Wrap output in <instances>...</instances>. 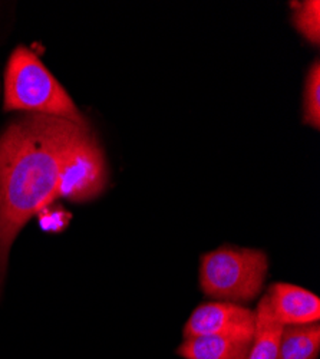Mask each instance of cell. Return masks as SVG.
Returning a JSON list of instances; mask_svg holds the SVG:
<instances>
[{"label": "cell", "instance_id": "cell-1", "mask_svg": "<svg viewBox=\"0 0 320 359\" xmlns=\"http://www.w3.org/2000/svg\"><path fill=\"white\" fill-rule=\"evenodd\" d=\"M88 131L64 118L34 114L0 135V286L15 238L57 198L62 165Z\"/></svg>", "mask_w": 320, "mask_h": 359}, {"label": "cell", "instance_id": "cell-2", "mask_svg": "<svg viewBox=\"0 0 320 359\" xmlns=\"http://www.w3.org/2000/svg\"><path fill=\"white\" fill-rule=\"evenodd\" d=\"M5 109L64 118L88 128V123L64 86L25 46L16 48L9 59L5 75Z\"/></svg>", "mask_w": 320, "mask_h": 359}, {"label": "cell", "instance_id": "cell-3", "mask_svg": "<svg viewBox=\"0 0 320 359\" xmlns=\"http://www.w3.org/2000/svg\"><path fill=\"white\" fill-rule=\"evenodd\" d=\"M269 271L267 255L257 249L221 246L202 255L200 287L220 302L244 305L263 290Z\"/></svg>", "mask_w": 320, "mask_h": 359}, {"label": "cell", "instance_id": "cell-4", "mask_svg": "<svg viewBox=\"0 0 320 359\" xmlns=\"http://www.w3.org/2000/svg\"><path fill=\"white\" fill-rule=\"evenodd\" d=\"M106 184L102 149L91 131L85 133L68 154L60 175L57 197L88 201L101 194Z\"/></svg>", "mask_w": 320, "mask_h": 359}, {"label": "cell", "instance_id": "cell-5", "mask_svg": "<svg viewBox=\"0 0 320 359\" xmlns=\"http://www.w3.org/2000/svg\"><path fill=\"white\" fill-rule=\"evenodd\" d=\"M256 315L244 305L207 302L197 306L184 325V339L221 334L253 335Z\"/></svg>", "mask_w": 320, "mask_h": 359}, {"label": "cell", "instance_id": "cell-6", "mask_svg": "<svg viewBox=\"0 0 320 359\" xmlns=\"http://www.w3.org/2000/svg\"><path fill=\"white\" fill-rule=\"evenodd\" d=\"M266 296L283 326L316 323L320 319V301L310 290L290 283H273Z\"/></svg>", "mask_w": 320, "mask_h": 359}, {"label": "cell", "instance_id": "cell-7", "mask_svg": "<svg viewBox=\"0 0 320 359\" xmlns=\"http://www.w3.org/2000/svg\"><path fill=\"white\" fill-rule=\"evenodd\" d=\"M253 335L221 334L187 338L177 348L184 359H247Z\"/></svg>", "mask_w": 320, "mask_h": 359}, {"label": "cell", "instance_id": "cell-8", "mask_svg": "<svg viewBox=\"0 0 320 359\" xmlns=\"http://www.w3.org/2000/svg\"><path fill=\"white\" fill-rule=\"evenodd\" d=\"M254 315V332L247 359H276L283 325L274 316L266 294L260 299Z\"/></svg>", "mask_w": 320, "mask_h": 359}, {"label": "cell", "instance_id": "cell-9", "mask_svg": "<svg viewBox=\"0 0 320 359\" xmlns=\"http://www.w3.org/2000/svg\"><path fill=\"white\" fill-rule=\"evenodd\" d=\"M320 352L319 322L283 326L276 359H317Z\"/></svg>", "mask_w": 320, "mask_h": 359}, {"label": "cell", "instance_id": "cell-10", "mask_svg": "<svg viewBox=\"0 0 320 359\" xmlns=\"http://www.w3.org/2000/svg\"><path fill=\"white\" fill-rule=\"evenodd\" d=\"M305 123L314 130L320 127V65L316 61L307 74L303 104Z\"/></svg>", "mask_w": 320, "mask_h": 359}, {"label": "cell", "instance_id": "cell-11", "mask_svg": "<svg viewBox=\"0 0 320 359\" xmlns=\"http://www.w3.org/2000/svg\"><path fill=\"white\" fill-rule=\"evenodd\" d=\"M295 26L298 31L312 43L320 41V4L317 0H307L296 5Z\"/></svg>", "mask_w": 320, "mask_h": 359}, {"label": "cell", "instance_id": "cell-12", "mask_svg": "<svg viewBox=\"0 0 320 359\" xmlns=\"http://www.w3.org/2000/svg\"><path fill=\"white\" fill-rule=\"evenodd\" d=\"M41 215V224L45 230L49 231H60L67 226V222L69 220V215L60 212V213H48V210L45 208L43 212L39 213Z\"/></svg>", "mask_w": 320, "mask_h": 359}]
</instances>
